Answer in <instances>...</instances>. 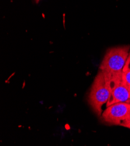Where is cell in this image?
I'll use <instances>...</instances> for the list:
<instances>
[{"mask_svg":"<svg viewBox=\"0 0 130 146\" xmlns=\"http://www.w3.org/2000/svg\"><path fill=\"white\" fill-rule=\"evenodd\" d=\"M129 46L109 48L101 62L99 70L109 74L121 73L129 55Z\"/></svg>","mask_w":130,"mask_h":146,"instance_id":"obj_2","label":"cell"},{"mask_svg":"<svg viewBox=\"0 0 130 146\" xmlns=\"http://www.w3.org/2000/svg\"><path fill=\"white\" fill-rule=\"evenodd\" d=\"M104 73L108 77L110 87V94L106 107L118 103H130V88L123 82L122 72L115 74Z\"/></svg>","mask_w":130,"mask_h":146,"instance_id":"obj_3","label":"cell"},{"mask_svg":"<svg viewBox=\"0 0 130 146\" xmlns=\"http://www.w3.org/2000/svg\"><path fill=\"white\" fill-rule=\"evenodd\" d=\"M130 66V51H129V55H128V59L127 60V62H126V64L124 66V68L123 69V70H125L127 69H128L129 68V66Z\"/></svg>","mask_w":130,"mask_h":146,"instance_id":"obj_7","label":"cell"},{"mask_svg":"<svg viewBox=\"0 0 130 146\" xmlns=\"http://www.w3.org/2000/svg\"><path fill=\"white\" fill-rule=\"evenodd\" d=\"M130 116V103H118L106 107L100 116L102 122L108 125H121Z\"/></svg>","mask_w":130,"mask_h":146,"instance_id":"obj_4","label":"cell"},{"mask_svg":"<svg viewBox=\"0 0 130 146\" xmlns=\"http://www.w3.org/2000/svg\"><path fill=\"white\" fill-rule=\"evenodd\" d=\"M121 126L130 129V116L121 125Z\"/></svg>","mask_w":130,"mask_h":146,"instance_id":"obj_6","label":"cell"},{"mask_svg":"<svg viewBox=\"0 0 130 146\" xmlns=\"http://www.w3.org/2000/svg\"><path fill=\"white\" fill-rule=\"evenodd\" d=\"M110 94L109 80L105 73L99 70L92 83L88 102L95 113L100 117L103 106L107 104Z\"/></svg>","mask_w":130,"mask_h":146,"instance_id":"obj_1","label":"cell"},{"mask_svg":"<svg viewBox=\"0 0 130 146\" xmlns=\"http://www.w3.org/2000/svg\"><path fill=\"white\" fill-rule=\"evenodd\" d=\"M122 80L124 83L130 88V68L123 70Z\"/></svg>","mask_w":130,"mask_h":146,"instance_id":"obj_5","label":"cell"}]
</instances>
